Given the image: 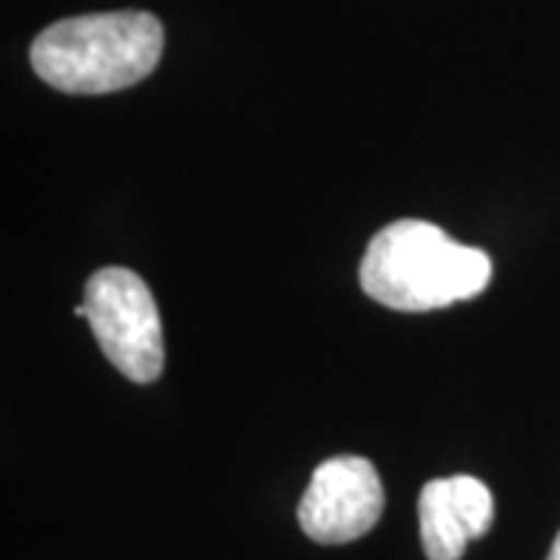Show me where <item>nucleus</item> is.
<instances>
[{
    "label": "nucleus",
    "mask_w": 560,
    "mask_h": 560,
    "mask_svg": "<svg viewBox=\"0 0 560 560\" xmlns=\"http://www.w3.org/2000/svg\"><path fill=\"white\" fill-rule=\"evenodd\" d=\"M361 290L396 312H436L474 300L492 280V259L452 241L442 228L420 219L386 224L368 243L359 268Z\"/></svg>",
    "instance_id": "obj_1"
},
{
    "label": "nucleus",
    "mask_w": 560,
    "mask_h": 560,
    "mask_svg": "<svg viewBox=\"0 0 560 560\" xmlns=\"http://www.w3.org/2000/svg\"><path fill=\"white\" fill-rule=\"evenodd\" d=\"M165 32L153 13L119 10L54 22L32 44V69L62 94H113L160 66Z\"/></svg>",
    "instance_id": "obj_2"
},
{
    "label": "nucleus",
    "mask_w": 560,
    "mask_h": 560,
    "mask_svg": "<svg viewBox=\"0 0 560 560\" xmlns=\"http://www.w3.org/2000/svg\"><path fill=\"white\" fill-rule=\"evenodd\" d=\"M420 545L430 560H460L467 541L492 529L495 501L489 486L470 474L430 480L418 501Z\"/></svg>",
    "instance_id": "obj_5"
},
{
    "label": "nucleus",
    "mask_w": 560,
    "mask_h": 560,
    "mask_svg": "<svg viewBox=\"0 0 560 560\" xmlns=\"http://www.w3.org/2000/svg\"><path fill=\"white\" fill-rule=\"evenodd\" d=\"M383 501L381 474L371 460L359 455L327 458L300 501L302 533L320 545L355 541L377 526Z\"/></svg>",
    "instance_id": "obj_4"
},
{
    "label": "nucleus",
    "mask_w": 560,
    "mask_h": 560,
    "mask_svg": "<svg viewBox=\"0 0 560 560\" xmlns=\"http://www.w3.org/2000/svg\"><path fill=\"white\" fill-rule=\"evenodd\" d=\"M84 318L113 368L135 383H153L165 368L156 300L131 268H101L84 283Z\"/></svg>",
    "instance_id": "obj_3"
},
{
    "label": "nucleus",
    "mask_w": 560,
    "mask_h": 560,
    "mask_svg": "<svg viewBox=\"0 0 560 560\" xmlns=\"http://www.w3.org/2000/svg\"><path fill=\"white\" fill-rule=\"evenodd\" d=\"M548 560H560V533L558 539H555V545H551V551H548Z\"/></svg>",
    "instance_id": "obj_6"
}]
</instances>
